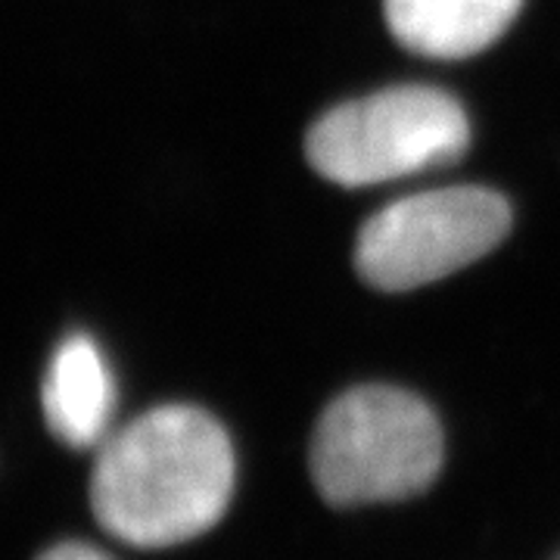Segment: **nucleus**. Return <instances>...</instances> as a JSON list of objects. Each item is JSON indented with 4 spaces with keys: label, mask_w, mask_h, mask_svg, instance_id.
Segmentation results:
<instances>
[{
    "label": "nucleus",
    "mask_w": 560,
    "mask_h": 560,
    "mask_svg": "<svg viewBox=\"0 0 560 560\" xmlns=\"http://www.w3.org/2000/svg\"><path fill=\"white\" fill-rule=\"evenodd\" d=\"M228 430L197 405H160L109 433L91 474V508L113 539L172 548L209 533L234 499Z\"/></svg>",
    "instance_id": "f257e3e1"
},
{
    "label": "nucleus",
    "mask_w": 560,
    "mask_h": 560,
    "mask_svg": "<svg viewBox=\"0 0 560 560\" xmlns=\"http://www.w3.org/2000/svg\"><path fill=\"white\" fill-rule=\"evenodd\" d=\"M470 143L467 113L430 84H399L324 113L305 138V160L340 187H371L440 168Z\"/></svg>",
    "instance_id": "7ed1b4c3"
},
{
    "label": "nucleus",
    "mask_w": 560,
    "mask_h": 560,
    "mask_svg": "<svg viewBox=\"0 0 560 560\" xmlns=\"http://www.w3.org/2000/svg\"><path fill=\"white\" fill-rule=\"evenodd\" d=\"M558 560H560V558H558Z\"/></svg>",
    "instance_id": "6e6552de"
},
{
    "label": "nucleus",
    "mask_w": 560,
    "mask_h": 560,
    "mask_svg": "<svg viewBox=\"0 0 560 560\" xmlns=\"http://www.w3.org/2000/svg\"><path fill=\"white\" fill-rule=\"evenodd\" d=\"M445 436L427 401L389 383L346 389L320 411L308 470L330 508L415 499L440 480Z\"/></svg>",
    "instance_id": "f03ea898"
},
{
    "label": "nucleus",
    "mask_w": 560,
    "mask_h": 560,
    "mask_svg": "<svg viewBox=\"0 0 560 560\" xmlns=\"http://www.w3.org/2000/svg\"><path fill=\"white\" fill-rule=\"evenodd\" d=\"M38 560H113L109 555H103L101 548L84 545V541H62L54 545L50 551H44Z\"/></svg>",
    "instance_id": "0eeeda50"
},
{
    "label": "nucleus",
    "mask_w": 560,
    "mask_h": 560,
    "mask_svg": "<svg viewBox=\"0 0 560 560\" xmlns=\"http://www.w3.org/2000/svg\"><path fill=\"white\" fill-rule=\"evenodd\" d=\"M47 427L69 448H101L116 411V383L101 346L72 334L57 346L40 386Z\"/></svg>",
    "instance_id": "39448f33"
},
{
    "label": "nucleus",
    "mask_w": 560,
    "mask_h": 560,
    "mask_svg": "<svg viewBox=\"0 0 560 560\" xmlns=\"http://www.w3.org/2000/svg\"><path fill=\"white\" fill-rule=\"evenodd\" d=\"M508 231L511 206L499 190L477 184L427 190L361 224L355 271L383 293L418 290L489 256Z\"/></svg>",
    "instance_id": "20e7f679"
},
{
    "label": "nucleus",
    "mask_w": 560,
    "mask_h": 560,
    "mask_svg": "<svg viewBox=\"0 0 560 560\" xmlns=\"http://www.w3.org/2000/svg\"><path fill=\"white\" fill-rule=\"evenodd\" d=\"M521 7L523 0H383V16L405 50L464 60L492 47Z\"/></svg>",
    "instance_id": "423d86ee"
}]
</instances>
